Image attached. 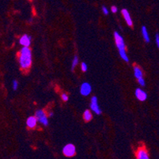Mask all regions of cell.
<instances>
[{
	"mask_svg": "<svg viewBox=\"0 0 159 159\" xmlns=\"http://www.w3.org/2000/svg\"><path fill=\"white\" fill-rule=\"evenodd\" d=\"M63 153L68 158L75 156L76 153V148L75 145L72 143H68L66 146H64L63 148Z\"/></svg>",
	"mask_w": 159,
	"mask_h": 159,
	"instance_id": "cell-4",
	"label": "cell"
},
{
	"mask_svg": "<svg viewBox=\"0 0 159 159\" xmlns=\"http://www.w3.org/2000/svg\"><path fill=\"white\" fill-rule=\"evenodd\" d=\"M138 83L140 86H143V87H144L145 85H146V82H145V80L143 77H142V78L140 79H138Z\"/></svg>",
	"mask_w": 159,
	"mask_h": 159,
	"instance_id": "cell-19",
	"label": "cell"
},
{
	"mask_svg": "<svg viewBox=\"0 0 159 159\" xmlns=\"http://www.w3.org/2000/svg\"><path fill=\"white\" fill-rule=\"evenodd\" d=\"M90 109L96 115L101 114V109L99 104H98L97 98L96 96H93L91 98V100H90Z\"/></svg>",
	"mask_w": 159,
	"mask_h": 159,
	"instance_id": "cell-5",
	"label": "cell"
},
{
	"mask_svg": "<svg viewBox=\"0 0 159 159\" xmlns=\"http://www.w3.org/2000/svg\"><path fill=\"white\" fill-rule=\"evenodd\" d=\"M12 87L14 91H16L18 88V82L16 80H14L12 82Z\"/></svg>",
	"mask_w": 159,
	"mask_h": 159,
	"instance_id": "cell-18",
	"label": "cell"
},
{
	"mask_svg": "<svg viewBox=\"0 0 159 159\" xmlns=\"http://www.w3.org/2000/svg\"><path fill=\"white\" fill-rule=\"evenodd\" d=\"M31 42H32L31 37L29 35H27V34L22 35L19 39V43L22 47H29L31 45Z\"/></svg>",
	"mask_w": 159,
	"mask_h": 159,
	"instance_id": "cell-7",
	"label": "cell"
},
{
	"mask_svg": "<svg viewBox=\"0 0 159 159\" xmlns=\"http://www.w3.org/2000/svg\"><path fill=\"white\" fill-rule=\"evenodd\" d=\"M114 40L116 45H117V48L119 51L120 57L123 59L124 61L128 62L129 61V58L127 57V54L126 50V45H125V42L123 40V37L121 36L119 32H114Z\"/></svg>",
	"mask_w": 159,
	"mask_h": 159,
	"instance_id": "cell-2",
	"label": "cell"
},
{
	"mask_svg": "<svg viewBox=\"0 0 159 159\" xmlns=\"http://www.w3.org/2000/svg\"><path fill=\"white\" fill-rule=\"evenodd\" d=\"M83 119L86 122H90L93 119V115L90 110H86L83 113Z\"/></svg>",
	"mask_w": 159,
	"mask_h": 159,
	"instance_id": "cell-14",
	"label": "cell"
},
{
	"mask_svg": "<svg viewBox=\"0 0 159 159\" xmlns=\"http://www.w3.org/2000/svg\"><path fill=\"white\" fill-rule=\"evenodd\" d=\"M155 42H156V45L158 48H159V33H157L155 36Z\"/></svg>",
	"mask_w": 159,
	"mask_h": 159,
	"instance_id": "cell-22",
	"label": "cell"
},
{
	"mask_svg": "<svg viewBox=\"0 0 159 159\" xmlns=\"http://www.w3.org/2000/svg\"><path fill=\"white\" fill-rule=\"evenodd\" d=\"M37 123H38V120H37L35 115L34 116H29L26 120V125L30 129L35 128L36 125H37Z\"/></svg>",
	"mask_w": 159,
	"mask_h": 159,
	"instance_id": "cell-11",
	"label": "cell"
},
{
	"mask_svg": "<svg viewBox=\"0 0 159 159\" xmlns=\"http://www.w3.org/2000/svg\"><path fill=\"white\" fill-rule=\"evenodd\" d=\"M121 14H122V16L123 17V19L126 22L127 25L128 26H133V21H132V18L131 17L129 11L125 8H123V9L121 10Z\"/></svg>",
	"mask_w": 159,
	"mask_h": 159,
	"instance_id": "cell-8",
	"label": "cell"
},
{
	"mask_svg": "<svg viewBox=\"0 0 159 159\" xmlns=\"http://www.w3.org/2000/svg\"><path fill=\"white\" fill-rule=\"evenodd\" d=\"M101 10H102V12H103V14H104L105 15H108V14H109V10H108V8H107L105 6H102Z\"/></svg>",
	"mask_w": 159,
	"mask_h": 159,
	"instance_id": "cell-20",
	"label": "cell"
},
{
	"mask_svg": "<svg viewBox=\"0 0 159 159\" xmlns=\"http://www.w3.org/2000/svg\"><path fill=\"white\" fill-rule=\"evenodd\" d=\"M81 70L82 72H86L87 70H88V65H87L86 63H85V62H82L81 64Z\"/></svg>",
	"mask_w": 159,
	"mask_h": 159,
	"instance_id": "cell-16",
	"label": "cell"
},
{
	"mask_svg": "<svg viewBox=\"0 0 159 159\" xmlns=\"http://www.w3.org/2000/svg\"><path fill=\"white\" fill-rule=\"evenodd\" d=\"M136 159H150V157H149V154L146 148L144 147L138 148L136 152Z\"/></svg>",
	"mask_w": 159,
	"mask_h": 159,
	"instance_id": "cell-9",
	"label": "cell"
},
{
	"mask_svg": "<svg viewBox=\"0 0 159 159\" xmlns=\"http://www.w3.org/2000/svg\"><path fill=\"white\" fill-rule=\"evenodd\" d=\"M18 62L21 69L28 71L33 63L32 50L29 47H22L18 54Z\"/></svg>",
	"mask_w": 159,
	"mask_h": 159,
	"instance_id": "cell-1",
	"label": "cell"
},
{
	"mask_svg": "<svg viewBox=\"0 0 159 159\" xmlns=\"http://www.w3.org/2000/svg\"><path fill=\"white\" fill-rule=\"evenodd\" d=\"M48 117L51 118V117H52L53 115H54V113H53L52 111H49V112H48Z\"/></svg>",
	"mask_w": 159,
	"mask_h": 159,
	"instance_id": "cell-23",
	"label": "cell"
},
{
	"mask_svg": "<svg viewBox=\"0 0 159 159\" xmlns=\"http://www.w3.org/2000/svg\"><path fill=\"white\" fill-rule=\"evenodd\" d=\"M111 11H112V13L116 14V13L118 11V8H117V6H111Z\"/></svg>",
	"mask_w": 159,
	"mask_h": 159,
	"instance_id": "cell-21",
	"label": "cell"
},
{
	"mask_svg": "<svg viewBox=\"0 0 159 159\" xmlns=\"http://www.w3.org/2000/svg\"><path fill=\"white\" fill-rule=\"evenodd\" d=\"M142 35H143V37L146 42H150V35H149V33H148V30H147V27L143 26L142 27Z\"/></svg>",
	"mask_w": 159,
	"mask_h": 159,
	"instance_id": "cell-13",
	"label": "cell"
},
{
	"mask_svg": "<svg viewBox=\"0 0 159 159\" xmlns=\"http://www.w3.org/2000/svg\"><path fill=\"white\" fill-rule=\"evenodd\" d=\"M134 76L137 80L143 77V72L141 69V68L138 65H135L134 66Z\"/></svg>",
	"mask_w": 159,
	"mask_h": 159,
	"instance_id": "cell-12",
	"label": "cell"
},
{
	"mask_svg": "<svg viewBox=\"0 0 159 159\" xmlns=\"http://www.w3.org/2000/svg\"><path fill=\"white\" fill-rule=\"evenodd\" d=\"M78 62H79V58L76 55L74 57L72 60V63H71V70H74L75 69V67L77 66L78 65Z\"/></svg>",
	"mask_w": 159,
	"mask_h": 159,
	"instance_id": "cell-15",
	"label": "cell"
},
{
	"mask_svg": "<svg viewBox=\"0 0 159 159\" xmlns=\"http://www.w3.org/2000/svg\"><path fill=\"white\" fill-rule=\"evenodd\" d=\"M61 99H63L64 102H66V101H68V99H69V96H68V95H67L66 93H63V94L61 95Z\"/></svg>",
	"mask_w": 159,
	"mask_h": 159,
	"instance_id": "cell-17",
	"label": "cell"
},
{
	"mask_svg": "<svg viewBox=\"0 0 159 159\" xmlns=\"http://www.w3.org/2000/svg\"><path fill=\"white\" fill-rule=\"evenodd\" d=\"M135 97L137 98V99L139 100V101H142V102H143L145 101L146 99H147V93L143 91L142 88H136V90H135Z\"/></svg>",
	"mask_w": 159,
	"mask_h": 159,
	"instance_id": "cell-10",
	"label": "cell"
},
{
	"mask_svg": "<svg viewBox=\"0 0 159 159\" xmlns=\"http://www.w3.org/2000/svg\"><path fill=\"white\" fill-rule=\"evenodd\" d=\"M35 116L38 120L40 124L44 126H48V115L43 110H37L35 113Z\"/></svg>",
	"mask_w": 159,
	"mask_h": 159,
	"instance_id": "cell-3",
	"label": "cell"
},
{
	"mask_svg": "<svg viewBox=\"0 0 159 159\" xmlns=\"http://www.w3.org/2000/svg\"><path fill=\"white\" fill-rule=\"evenodd\" d=\"M92 92V86L90 83L84 82L80 86V94L83 96H88Z\"/></svg>",
	"mask_w": 159,
	"mask_h": 159,
	"instance_id": "cell-6",
	"label": "cell"
}]
</instances>
